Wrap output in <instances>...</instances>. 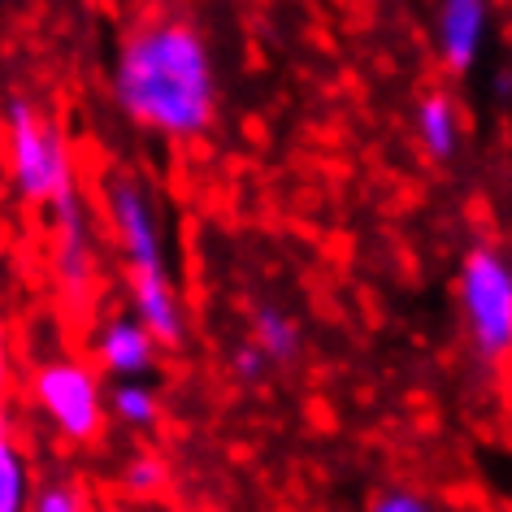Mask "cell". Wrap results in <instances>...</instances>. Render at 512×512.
Returning a JSON list of instances; mask_svg holds the SVG:
<instances>
[{"mask_svg":"<svg viewBox=\"0 0 512 512\" xmlns=\"http://www.w3.org/2000/svg\"><path fill=\"white\" fill-rule=\"evenodd\" d=\"M270 369H274V365L265 361V356L256 352L252 343H239V348L230 352V374H235L239 382H261L265 374H270Z\"/></svg>","mask_w":512,"mask_h":512,"instance_id":"2e32d148","label":"cell"},{"mask_svg":"<svg viewBox=\"0 0 512 512\" xmlns=\"http://www.w3.org/2000/svg\"><path fill=\"white\" fill-rule=\"evenodd\" d=\"M53 274L61 291L70 296H87V287L96 283V239H92V217H87V200L74 187L66 191L53 209Z\"/></svg>","mask_w":512,"mask_h":512,"instance_id":"8992f818","label":"cell"},{"mask_svg":"<svg viewBox=\"0 0 512 512\" xmlns=\"http://www.w3.org/2000/svg\"><path fill=\"white\" fill-rule=\"evenodd\" d=\"M92 348H96V365L118 382H144L152 369H157V352H161L131 313H113L109 322L96 330Z\"/></svg>","mask_w":512,"mask_h":512,"instance_id":"ba28073f","label":"cell"},{"mask_svg":"<svg viewBox=\"0 0 512 512\" xmlns=\"http://www.w3.org/2000/svg\"><path fill=\"white\" fill-rule=\"evenodd\" d=\"M31 491V460L22 452L5 404H0V512H27Z\"/></svg>","mask_w":512,"mask_h":512,"instance_id":"8fae6325","label":"cell"},{"mask_svg":"<svg viewBox=\"0 0 512 512\" xmlns=\"http://www.w3.org/2000/svg\"><path fill=\"white\" fill-rule=\"evenodd\" d=\"M9 387H14V343H9V330L0 322V400L9 395Z\"/></svg>","mask_w":512,"mask_h":512,"instance_id":"e0dca14e","label":"cell"},{"mask_svg":"<svg viewBox=\"0 0 512 512\" xmlns=\"http://www.w3.org/2000/svg\"><path fill=\"white\" fill-rule=\"evenodd\" d=\"M495 18V0H439L434 14V48L452 74H469L478 66L486 31Z\"/></svg>","mask_w":512,"mask_h":512,"instance_id":"52a82bcc","label":"cell"},{"mask_svg":"<svg viewBox=\"0 0 512 512\" xmlns=\"http://www.w3.org/2000/svg\"><path fill=\"white\" fill-rule=\"evenodd\" d=\"M113 105L161 139H200L217 122L209 40L178 18L135 27L113 61Z\"/></svg>","mask_w":512,"mask_h":512,"instance_id":"6da1fadb","label":"cell"},{"mask_svg":"<svg viewBox=\"0 0 512 512\" xmlns=\"http://www.w3.org/2000/svg\"><path fill=\"white\" fill-rule=\"evenodd\" d=\"M365 512H439V508L421 491H413V486H387V491H378L369 499Z\"/></svg>","mask_w":512,"mask_h":512,"instance_id":"9a60e30c","label":"cell"},{"mask_svg":"<svg viewBox=\"0 0 512 512\" xmlns=\"http://www.w3.org/2000/svg\"><path fill=\"white\" fill-rule=\"evenodd\" d=\"M105 413H113V421L131 430H152L161 421V395L148 382H113Z\"/></svg>","mask_w":512,"mask_h":512,"instance_id":"7c38bea8","label":"cell"},{"mask_svg":"<svg viewBox=\"0 0 512 512\" xmlns=\"http://www.w3.org/2000/svg\"><path fill=\"white\" fill-rule=\"evenodd\" d=\"M31 404L44 413L61 439L87 447L105 430V391H100L96 365L79 356H53V361L31 369Z\"/></svg>","mask_w":512,"mask_h":512,"instance_id":"5b68a950","label":"cell"},{"mask_svg":"<svg viewBox=\"0 0 512 512\" xmlns=\"http://www.w3.org/2000/svg\"><path fill=\"white\" fill-rule=\"evenodd\" d=\"M5 148L14 191L31 209H53L66 191L79 187L66 135L53 122V113L40 109L31 96H14L5 105Z\"/></svg>","mask_w":512,"mask_h":512,"instance_id":"3957f363","label":"cell"},{"mask_svg":"<svg viewBox=\"0 0 512 512\" xmlns=\"http://www.w3.org/2000/svg\"><path fill=\"white\" fill-rule=\"evenodd\" d=\"M413 126H417V144L430 161H452L456 148H460V113H456V100L447 92H426L417 100V113H413Z\"/></svg>","mask_w":512,"mask_h":512,"instance_id":"9c48e42d","label":"cell"},{"mask_svg":"<svg viewBox=\"0 0 512 512\" xmlns=\"http://www.w3.org/2000/svg\"><path fill=\"white\" fill-rule=\"evenodd\" d=\"M87 508H92V499H87V491L79 482L53 478V482H44L40 491H31L27 512H87Z\"/></svg>","mask_w":512,"mask_h":512,"instance_id":"5bb4252c","label":"cell"},{"mask_svg":"<svg viewBox=\"0 0 512 512\" xmlns=\"http://www.w3.org/2000/svg\"><path fill=\"white\" fill-rule=\"evenodd\" d=\"M113 239H118L122 265H126V291H131V317L148 330V339L165 352H178L187 343V309L178 296V283L165 256V230L157 213L148 178L131 170L105 174L100 187Z\"/></svg>","mask_w":512,"mask_h":512,"instance_id":"7a4b0ae2","label":"cell"},{"mask_svg":"<svg viewBox=\"0 0 512 512\" xmlns=\"http://www.w3.org/2000/svg\"><path fill=\"white\" fill-rule=\"evenodd\" d=\"M252 348L265 356L270 365H296L300 361V348H304V335L296 326V317L278 304H261L252 313Z\"/></svg>","mask_w":512,"mask_h":512,"instance_id":"30bf717a","label":"cell"},{"mask_svg":"<svg viewBox=\"0 0 512 512\" xmlns=\"http://www.w3.org/2000/svg\"><path fill=\"white\" fill-rule=\"evenodd\" d=\"M165 486H170V469H165L161 456L139 452V456L126 460V469H122V491L131 495V499H157Z\"/></svg>","mask_w":512,"mask_h":512,"instance_id":"4fadbf2b","label":"cell"},{"mask_svg":"<svg viewBox=\"0 0 512 512\" xmlns=\"http://www.w3.org/2000/svg\"><path fill=\"white\" fill-rule=\"evenodd\" d=\"M460 313L482 361H504L512 348V265L508 256L478 243L460 261Z\"/></svg>","mask_w":512,"mask_h":512,"instance_id":"277c9868","label":"cell"},{"mask_svg":"<svg viewBox=\"0 0 512 512\" xmlns=\"http://www.w3.org/2000/svg\"><path fill=\"white\" fill-rule=\"evenodd\" d=\"M87 512H118V508H87Z\"/></svg>","mask_w":512,"mask_h":512,"instance_id":"ac0fdd59","label":"cell"}]
</instances>
